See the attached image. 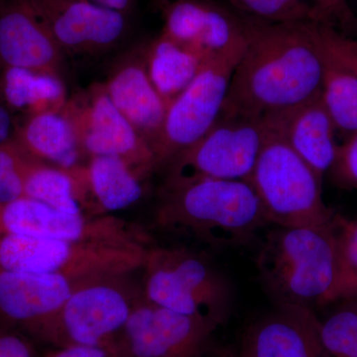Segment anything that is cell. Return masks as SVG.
Returning a JSON list of instances; mask_svg holds the SVG:
<instances>
[{"instance_id":"cell-18","label":"cell","mask_w":357,"mask_h":357,"mask_svg":"<svg viewBox=\"0 0 357 357\" xmlns=\"http://www.w3.org/2000/svg\"><path fill=\"white\" fill-rule=\"evenodd\" d=\"M70 171L84 215L89 211L93 217L107 215L129 208L142 197L143 178L116 157H89L88 164Z\"/></svg>"},{"instance_id":"cell-7","label":"cell","mask_w":357,"mask_h":357,"mask_svg":"<svg viewBox=\"0 0 357 357\" xmlns=\"http://www.w3.org/2000/svg\"><path fill=\"white\" fill-rule=\"evenodd\" d=\"M123 277V276H121ZM121 277L77 286L64 304L30 331V335L57 347L109 344L143 298L124 287Z\"/></svg>"},{"instance_id":"cell-34","label":"cell","mask_w":357,"mask_h":357,"mask_svg":"<svg viewBox=\"0 0 357 357\" xmlns=\"http://www.w3.org/2000/svg\"><path fill=\"white\" fill-rule=\"evenodd\" d=\"M46 357H110L109 349L91 345H70Z\"/></svg>"},{"instance_id":"cell-16","label":"cell","mask_w":357,"mask_h":357,"mask_svg":"<svg viewBox=\"0 0 357 357\" xmlns=\"http://www.w3.org/2000/svg\"><path fill=\"white\" fill-rule=\"evenodd\" d=\"M63 52L27 0H0V62L59 77Z\"/></svg>"},{"instance_id":"cell-28","label":"cell","mask_w":357,"mask_h":357,"mask_svg":"<svg viewBox=\"0 0 357 357\" xmlns=\"http://www.w3.org/2000/svg\"><path fill=\"white\" fill-rule=\"evenodd\" d=\"M251 20L268 23L316 22L319 14L301 0H229Z\"/></svg>"},{"instance_id":"cell-14","label":"cell","mask_w":357,"mask_h":357,"mask_svg":"<svg viewBox=\"0 0 357 357\" xmlns=\"http://www.w3.org/2000/svg\"><path fill=\"white\" fill-rule=\"evenodd\" d=\"M238 357H330L310 307L275 305L244 333Z\"/></svg>"},{"instance_id":"cell-36","label":"cell","mask_w":357,"mask_h":357,"mask_svg":"<svg viewBox=\"0 0 357 357\" xmlns=\"http://www.w3.org/2000/svg\"><path fill=\"white\" fill-rule=\"evenodd\" d=\"M84 1L91 2V3L124 13L128 10L132 0H84Z\"/></svg>"},{"instance_id":"cell-22","label":"cell","mask_w":357,"mask_h":357,"mask_svg":"<svg viewBox=\"0 0 357 357\" xmlns=\"http://www.w3.org/2000/svg\"><path fill=\"white\" fill-rule=\"evenodd\" d=\"M143 57L148 76L168 105L194 81L211 59L163 33L149 45Z\"/></svg>"},{"instance_id":"cell-23","label":"cell","mask_w":357,"mask_h":357,"mask_svg":"<svg viewBox=\"0 0 357 357\" xmlns=\"http://www.w3.org/2000/svg\"><path fill=\"white\" fill-rule=\"evenodd\" d=\"M0 95L9 109L28 116L61 112L68 102L60 77L20 68L3 67Z\"/></svg>"},{"instance_id":"cell-1","label":"cell","mask_w":357,"mask_h":357,"mask_svg":"<svg viewBox=\"0 0 357 357\" xmlns=\"http://www.w3.org/2000/svg\"><path fill=\"white\" fill-rule=\"evenodd\" d=\"M244 20L246 46L222 114L268 121L319 98L325 65L319 23Z\"/></svg>"},{"instance_id":"cell-17","label":"cell","mask_w":357,"mask_h":357,"mask_svg":"<svg viewBox=\"0 0 357 357\" xmlns=\"http://www.w3.org/2000/svg\"><path fill=\"white\" fill-rule=\"evenodd\" d=\"M81 284L62 275L1 272L0 319L29 333L60 309Z\"/></svg>"},{"instance_id":"cell-15","label":"cell","mask_w":357,"mask_h":357,"mask_svg":"<svg viewBox=\"0 0 357 357\" xmlns=\"http://www.w3.org/2000/svg\"><path fill=\"white\" fill-rule=\"evenodd\" d=\"M162 33L206 58L246 44L244 18L202 0H178L171 4Z\"/></svg>"},{"instance_id":"cell-26","label":"cell","mask_w":357,"mask_h":357,"mask_svg":"<svg viewBox=\"0 0 357 357\" xmlns=\"http://www.w3.org/2000/svg\"><path fill=\"white\" fill-rule=\"evenodd\" d=\"M338 272L333 303L357 300V218L337 215Z\"/></svg>"},{"instance_id":"cell-35","label":"cell","mask_w":357,"mask_h":357,"mask_svg":"<svg viewBox=\"0 0 357 357\" xmlns=\"http://www.w3.org/2000/svg\"><path fill=\"white\" fill-rule=\"evenodd\" d=\"M13 129V121L10 109L7 107L3 98L0 95V144L11 139Z\"/></svg>"},{"instance_id":"cell-13","label":"cell","mask_w":357,"mask_h":357,"mask_svg":"<svg viewBox=\"0 0 357 357\" xmlns=\"http://www.w3.org/2000/svg\"><path fill=\"white\" fill-rule=\"evenodd\" d=\"M63 53L89 55L114 46L126 32L124 13L84 0H27Z\"/></svg>"},{"instance_id":"cell-6","label":"cell","mask_w":357,"mask_h":357,"mask_svg":"<svg viewBox=\"0 0 357 357\" xmlns=\"http://www.w3.org/2000/svg\"><path fill=\"white\" fill-rule=\"evenodd\" d=\"M248 182L255 188L272 225H326L337 215L324 201L323 180L289 146L271 122L269 135Z\"/></svg>"},{"instance_id":"cell-2","label":"cell","mask_w":357,"mask_h":357,"mask_svg":"<svg viewBox=\"0 0 357 357\" xmlns=\"http://www.w3.org/2000/svg\"><path fill=\"white\" fill-rule=\"evenodd\" d=\"M154 225L213 249L248 245L272 227L248 181L218 178L164 185Z\"/></svg>"},{"instance_id":"cell-10","label":"cell","mask_w":357,"mask_h":357,"mask_svg":"<svg viewBox=\"0 0 357 357\" xmlns=\"http://www.w3.org/2000/svg\"><path fill=\"white\" fill-rule=\"evenodd\" d=\"M0 236L150 246V236L135 223L114 215L64 213L27 197L0 206Z\"/></svg>"},{"instance_id":"cell-19","label":"cell","mask_w":357,"mask_h":357,"mask_svg":"<svg viewBox=\"0 0 357 357\" xmlns=\"http://www.w3.org/2000/svg\"><path fill=\"white\" fill-rule=\"evenodd\" d=\"M103 86L115 107L152 149L169 105L148 76L144 57L130 58L122 63Z\"/></svg>"},{"instance_id":"cell-25","label":"cell","mask_w":357,"mask_h":357,"mask_svg":"<svg viewBox=\"0 0 357 357\" xmlns=\"http://www.w3.org/2000/svg\"><path fill=\"white\" fill-rule=\"evenodd\" d=\"M24 197L68 213H84L70 169L58 168L33 158L26 175Z\"/></svg>"},{"instance_id":"cell-27","label":"cell","mask_w":357,"mask_h":357,"mask_svg":"<svg viewBox=\"0 0 357 357\" xmlns=\"http://www.w3.org/2000/svg\"><path fill=\"white\" fill-rule=\"evenodd\" d=\"M321 335L330 357H357V300L344 301L321 321Z\"/></svg>"},{"instance_id":"cell-30","label":"cell","mask_w":357,"mask_h":357,"mask_svg":"<svg viewBox=\"0 0 357 357\" xmlns=\"http://www.w3.org/2000/svg\"><path fill=\"white\" fill-rule=\"evenodd\" d=\"M318 31L324 54L357 77V39L321 23Z\"/></svg>"},{"instance_id":"cell-32","label":"cell","mask_w":357,"mask_h":357,"mask_svg":"<svg viewBox=\"0 0 357 357\" xmlns=\"http://www.w3.org/2000/svg\"><path fill=\"white\" fill-rule=\"evenodd\" d=\"M328 174L338 187L357 190V132L338 146L337 159Z\"/></svg>"},{"instance_id":"cell-11","label":"cell","mask_w":357,"mask_h":357,"mask_svg":"<svg viewBox=\"0 0 357 357\" xmlns=\"http://www.w3.org/2000/svg\"><path fill=\"white\" fill-rule=\"evenodd\" d=\"M217 326L142 299L109 344L110 357H204Z\"/></svg>"},{"instance_id":"cell-9","label":"cell","mask_w":357,"mask_h":357,"mask_svg":"<svg viewBox=\"0 0 357 357\" xmlns=\"http://www.w3.org/2000/svg\"><path fill=\"white\" fill-rule=\"evenodd\" d=\"M245 46L208 59L194 81L169 105L161 132L152 145L157 169L166 168L215 126Z\"/></svg>"},{"instance_id":"cell-20","label":"cell","mask_w":357,"mask_h":357,"mask_svg":"<svg viewBox=\"0 0 357 357\" xmlns=\"http://www.w3.org/2000/svg\"><path fill=\"white\" fill-rule=\"evenodd\" d=\"M275 130L323 180L337 159V129L321 96L277 119H268Z\"/></svg>"},{"instance_id":"cell-12","label":"cell","mask_w":357,"mask_h":357,"mask_svg":"<svg viewBox=\"0 0 357 357\" xmlns=\"http://www.w3.org/2000/svg\"><path fill=\"white\" fill-rule=\"evenodd\" d=\"M62 110L86 156L116 157L142 178L157 170L151 147L115 107L103 84L68 100Z\"/></svg>"},{"instance_id":"cell-21","label":"cell","mask_w":357,"mask_h":357,"mask_svg":"<svg viewBox=\"0 0 357 357\" xmlns=\"http://www.w3.org/2000/svg\"><path fill=\"white\" fill-rule=\"evenodd\" d=\"M14 140L33 158L62 169L81 165L84 154L76 130L63 110L30 115Z\"/></svg>"},{"instance_id":"cell-3","label":"cell","mask_w":357,"mask_h":357,"mask_svg":"<svg viewBox=\"0 0 357 357\" xmlns=\"http://www.w3.org/2000/svg\"><path fill=\"white\" fill-rule=\"evenodd\" d=\"M256 267L275 305L314 310L333 304L338 272L337 215L326 225H272Z\"/></svg>"},{"instance_id":"cell-33","label":"cell","mask_w":357,"mask_h":357,"mask_svg":"<svg viewBox=\"0 0 357 357\" xmlns=\"http://www.w3.org/2000/svg\"><path fill=\"white\" fill-rule=\"evenodd\" d=\"M0 357H33L31 345L17 333L0 326Z\"/></svg>"},{"instance_id":"cell-5","label":"cell","mask_w":357,"mask_h":357,"mask_svg":"<svg viewBox=\"0 0 357 357\" xmlns=\"http://www.w3.org/2000/svg\"><path fill=\"white\" fill-rule=\"evenodd\" d=\"M150 248L0 236V273L57 274L79 284L126 276L144 267Z\"/></svg>"},{"instance_id":"cell-24","label":"cell","mask_w":357,"mask_h":357,"mask_svg":"<svg viewBox=\"0 0 357 357\" xmlns=\"http://www.w3.org/2000/svg\"><path fill=\"white\" fill-rule=\"evenodd\" d=\"M324 62L321 102L337 132L351 137L357 132V77L325 54Z\"/></svg>"},{"instance_id":"cell-8","label":"cell","mask_w":357,"mask_h":357,"mask_svg":"<svg viewBox=\"0 0 357 357\" xmlns=\"http://www.w3.org/2000/svg\"><path fill=\"white\" fill-rule=\"evenodd\" d=\"M270 132V122L220 114L203 137L166 166V187L206 178L249 181Z\"/></svg>"},{"instance_id":"cell-29","label":"cell","mask_w":357,"mask_h":357,"mask_svg":"<svg viewBox=\"0 0 357 357\" xmlns=\"http://www.w3.org/2000/svg\"><path fill=\"white\" fill-rule=\"evenodd\" d=\"M32 160L13 138L0 144V206L24 197L26 175Z\"/></svg>"},{"instance_id":"cell-4","label":"cell","mask_w":357,"mask_h":357,"mask_svg":"<svg viewBox=\"0 0 357 357\" xmlns=\"http://www.w3.org/2000/svg\"><path fill=\"white\" fill-rule=\"evenodd\" d=\"M143 296L185 316L225 325L234 302L229 279L206 255L184 248H151L145 262Z\"/></svg>"},{"instance_id":"cell-31","label":"cell","mask_w":357,"mask_h":357,"mask_svg":"<svg viewBox=\"0 0 357 357\" xmlns=\"http://www.w3.org/2000/svg\"><path fill=\"white\" fill-rule=\"evenodd\" d=\"M319 14L325 24L347 35L357 36V16L349 0H301Z\"/></svg>"}]
</instances>
